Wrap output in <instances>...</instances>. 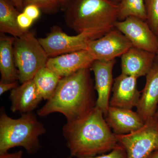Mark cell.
Wrapping results in <instances>:
<instances>
[{"mask_svg":"<svg viewBox=\"0 0 158 158\" xmlns=\"http://www.w3.org/2000/svg\"><path fill=\"white\" fill-rule=\"evenodd\" d=\"M115 27L88 44L87 50L95 60L109 61L121 56L133 47L127 37Z\"/></svg>","mask_w":158,"mask_h":158,"instance_id":"9c48e42d","label":"cell"},{"mask_svg":"<svg viewBox=\"0 0 158 158\" xmlns=\"http://www.w3.org/2000/svg\"><path fill=\"white\" fill-rule=\"evenodd\" d=\"M147 158H158V150L153 152Z\"/></svg>","mask_w":158,"mask_h":158,"instance_id":"f1b7e54d","label":"cell"},{"mask_svg":"<svg viewBox=\"0 0 158 158\" xmlns=\"http://www.w3.org/2000/svg\"><path fill=\"white\" fill-rule=\"evenodd\" d=\"M114 27L127 37L133 47L156 54L157 52V36L147 22L131 16L116 22Z\"/></svg>","mask_w":158,"mask_h":158,"instance_id":"ba28073f","label":"cell"},{"mask_svg":"<svg viewBox=\"0 0 158 158\" xmlns=\"http://www.w3.org/2000/svg\"><path fill=\"white\" fill-rule=\"evenodd\" d=\"M11 2L14 4L16 7L20 12H23L24 9L23 0H11Z\"/></svg>","mask_w":158,"mask_h":158,"instance_id":"83f0119b","label":"cell"},{"mask_svg":"<svg viewBox=\"0 0 158 158\" xmlns=\"http://www.w3.org/2000/svg\"><path fill=\"white\" fill-rule=\"evenodd\" d=\"M23 12L34 21L37 19L40 15V9L33 5L26 6Z\"/></svg>","mask_w":158,"mask_h":158,"instance_id":"d4e9b609","label":"cell"},{"mask_svg":"<svg viewBox=\"0 0 158 158\" xmlns=\"http://www.w3.org/2000/svg\"><path fill=\"white\" fill-rule=\"evenodd\" d=\"M137 79L122 73L116 78L110 106L130 110L137 107L141 95L137 88Z\"/></svg>","mask_w":158,"mask_h":158,"instance_id":"7c38bea8","label":"cell"},{"mask_svg":"<svg viewBox=\"0 0 158 158\" xmlns=\"http://www.w3.org/2000/svg\"><path fill=\"white\" fill-rule=\"evenodd\" d=\"M147 14V22L151 28L158 34V0H144Z\"/></svg>","mask_w":158,"mask_h":158,"instance_id":"7402d4cb","label":"cell"},{"mask_svg":"<svg viewBox=\"0 0 158 158\" xmlns=\"http://www.w3.org/2000/svg\"><path fill=\"white\" fill-rule=\"evenodd\" d=\"M102 110L95 106L81 118L62 128L71 156L90 157L110 152L119 145Z\"/></svg>","mask_w":158,"mask_h":158,"instance_id":"6da1fadb","label":"cell"},{"mask_svg":"<svg viewBox=\"0 0 158 158\" xmlns=\"http://www.w3.org/2000/svg\"><path fill=\"white\" fill-rule=\"evenodd\" d=\"M18 86L17 81L11 82V83H4L0 82V95H2L5 92L12 90Z\"/></svg>","mask_w":158,"mask_h":158,"instance_id":"484cf974","label":"cell"},{"mask_svg":"<svg viewBox=\"0 0 158 158\" xmlns=\"http://www.w3.org/2000/svg\"><path fill=\"white\" fill-rule=\"evenodd\" d=\"M90 68L62 78L53 96L37 111L38 116L44 117L59 113L66 117L67 121H73L95 107L97 99Z\"/></svg>","mask_w":158,"mask_h":158,"instance_id":"7a4b0ae2","label":"cell"},{"mask_svg":"<svg viewBox=\"0 0 158 158\" xmlns=\"http://www.w3.org/2000/svg\"><path fill=\"white\" fill-rule=\"evenodd\" d=\"M108 1H110V2H112L115 3V4H118L121 0H108Z\"/></svg>","mask_w":158,"mask_h":158,"instance_id":"f546056e","label":"cell"},{"mask_svg":"<svg viewBox=\"0 0 158 158\" xmlns=\"http://www.w3.org/2000/svg\"><path fill=\"white\" fill-rule=\"evenodd\" d=\"M62 0H23L24 8L28 5L37 6L48 14H54L61 9Z\"/></svg>","mask_w":158,"mask_h":158,"instance_id":"44dd1931","label":"cell"},{"mask_svg":"<svg viewBox=\"0 0 158 158\" xmlns=\"http://www.w3.org/2000/svg\"><path fill=\"white\" fill-rule=\"evenodd\" d=\"M9 98L11 101V111L22 114L32 112L43 99L33 80L11 90Z\"/></svg>","mask_w":158,"mask_h":158,"instance_id":"2e32d148","label":"cell"},{"mask_svg":"<svg viewBox=\"0 0 158 158\" xmlns=\"http://www.w3.org/2000/svg\"><path fill=\"white\" fill-rule=\"evenodd\" d=\"M34 20L29 17L24 12H21L17 18V22L20 27L24 31H27Z\"/></svg>","mask_w":158,"mask_h":158,"instance_id":"cb8c5ba5","label":"cell"},{"mask_svg":"<svg viewBox=\"0 0 158 158\" xmlns=\"http://www.w3.org/2000/svg\"><path fill=\"white\" fill-rule=\"evenodd\" d=\"M115 60H95L90 66L95 78L94 89L98 93L96 106L101 110L104 116L110 107V92L113 83V70Z\"/></svg>","mask_w":158,"mask_h":158,"instance_id":"30bf717a","label":"cell"},{"mask_svg":"<svg viewBox=\"0 0 158 158\" xmlns=\"http://www.w3.org/2000/svg\"><path fill=\"white\" fill-rule=\"evenodd\" d=\"M116 136L125 150L127 158H147L158 150V123L154 117L139 129Z\"/></svg>","mask_w":158,"mask_h":158,"instance_id":"52a82bcc","label":"cell"},{"mask_svg":"<svg viewBox=\"0 0 158 158\" xmlns=\"http://www.w3.org/2000/svg\"><path fill=\"white\" fill-rule=\"evenodd\" d=\"M135 17L147 21V14L144 0H121L118 4V20Z\"/></svg>","mask_w":158,"mask_h":158,"instance_id":"ffe728a7","label":"cell"},{"mask_svg":"<svg viewBox=\"0 0 158 158\" xmlns=\"http://www.w3.org/2000/svg\"><path fill=\"white\" fill-rule=\"evenodd\" d=\"M20 13L11 0H0L1 33L18 37L27 31L22 30L18 24V16Z\"/></svg>","mask_w":158,"mask_h":158,"instance_id":"ac0fdd59","label":"cell"},{"mask_svg":"<svg viewBox=\"0 0 158 158\" xmlns=\"http://www.w3.org/2000/svg\"><path fill=\"white\" fill-rule=\"evenodd\" d=\"M137 107V112L145 122L155 115L158 104V62L146 76V83Z\"/></svg>","mask_w":158,"mask_h":158,"instance_id":"5bb4252c","label":"cell"},{"mask_svg":"<svg viewBox=\"0 0 158 158\" xmlns=\"http://www.w3.org/2000/svg\"><path fill=\"white\" fill-rule=\"evenodd\" d=\"M62 2H65V1H66V0H62Z\"/></svg>","mask_w":158,"mask_h":158,"instance_id":"d6a6232c","label":"cell"},{"mask_svg":"<svg viewBox=\"0 0 158 158\" xmlns=\"http://www.w3.org/2000/svg\"><path fill=\"white\" fill-rule=\"evenodd\" d=\"M105 118L115 135L132 132L141 128L145 123L137 112L110 106Z\"/></svg>","mask_w":158,"mask_h":158,"instance_id":"9a60e30c","label":"cell"},{"mask_svg":"<svg viewBox=\"0 0 158 158\" xmlns=\"http://www.w3.org/2000/svg\"><path fill=\"white\" fill-rule=\"evenodd\" d=\"M46 131L42 123L34 113L22 114L14 119L2 110L0 115V155L11 148L23 147L30 154H34L40 148L39 137Z\"/></svg>","mask_w":158,"mask_h":158,"instance_id":"277c9868","label":"cell"},{"mask_svg":"<svg viewBox=\"0 0 158 158\" xmlns=\"http://www.w3.org/2000/svg\"><path fill=\"white\" fill-rule=\"evenodd\" d=\"M15 37L1 34L0 72L1 82L11 83L19 81L18 69L15 65L13 43Z\"/></svg>","mask_w":158,"mask_h":158,"instance_id":"e0dca14e","label":"cell"},{"mask_svg":"<svg viewBox=\"0 0 158 158\" xmlns=\"http://www.w3.org/2000/svg\"><path fill=\"white\" fill-rule=\"evenodd\" d=\"M62 78L45 66L37 72L33 80L43 99L48 100L53 95Z\"/></svg>","mask_w":158,"mask_h":158,"instance_id":"d6986e66","label":"cell"},{"mask_svg":"<svg viewBox=\"0 0 158 158\" xmlns=\"http://www.w3.org/2000/svg\"><path fill=\"white\" fill-rule=\"evenodd\" d=\"M81 158H127V155L124 148L119 144V145L117 147L107 154H103L95 156Z\"/></svg>","mask_w":158,"mask_h":158,"instance_id":"603a6c76","label":"cell"},{"mask_svg":"<svg viewBox=\"0 0 158 158\" xmlns=\"http://www.w3.org/2000/svg\"><path fill=\"white\" fill-rule=\"evenodd\" d=\"M94 61L92 55L84 50L49 58L46 66L63 78L83 69L90 68Z\"/></svg>","mask_w":158,"mask_h":158,"instance_id":"8fae6325","label":"cell"},{"mask_svg":"<svg viewBox=\"0 0 158 158\" xmlns=\"http://www.w3.org/2000/svg\"><path fill=\"white\" fill-rule=\"evenodd\" d=\"M111 30L86 31L75 36H70L64 33L59 27H55L46 37L38 40L49 58H51L87 50L89 42L102 37Z\"/></svg>","mask_w":158,"mask_h":158,"instance_id":"8992f818","label":"cell"},{"mask_svg":"<svg viewBox=\"0 0 158 158\" xmlns=\"http://www.w3.org/2000/svg\"><path fill=\"white\" fill-rule=\"evenodd\" d=\"M13 48L21 84L33 80L37 72L46 66L49 58L32 31L27 30L20 37H15Z\"/></svg>","mask_w":158,"mask_h":158,"instance_id":"5b68a950","label":"cell"},{"mask_svg":"<svg viewBox=\"0 0 158 158\" xmlns=\"http://www.w3.org/2000/svg\"><path fill=\"white\" fill-rule=\"evenodd\" d=\"M154 117L155 118V119L158 123V110L157 111L155 115L154 116Z\"/></svg>","mask_w":158,"mask_h":158,"instance_id":"4dcf8cb0","label":"cell"},{"mask_svg":"<svg viewBox=\"0 0 158 158\" xmlns=\"http://www.w3.org/2000/svg\"><path fill=\"white\" fill-rule=\"evenodd\" d=\"M61 9L66 25L78 34L111 30L118 20V4L108 0H66Z\"/></svg>","mask_w":158,"mask_h":158,"instance_id":"3957f363","label":"cell"},{"mask_svg":"<svg viewBox=\"0 0 158 158\" xmlns=\"http://www.w3.org/2000/svg\"><path fill=\"white\" fill-rule=\"evenodd\" d=\"M121 57L122 73L138 78L151 70L156 54L133 46Z\"/></svg>","mask_w":158,"mask_h":158,"instance_id":"4fadbf2b","label":"cell"},{"mask_svg":"<svg viewBox=\"0 0 158 158\" xmlns=\"http://www.w3.org/2000/svg\"><path fill=\"white\" fill-rule=\"evenodd\" d=\"M23 152L19 151L13 153L9 154L8 152L4 154L0 155V158H23Z\"/></svg>","mask_w":158,"mask_h":158,"instance_id":"4316f807","label":"cell"},{"mask_svg":"<svg viewBox=\"0 0 158 158\" xmlns=\"http://www.w3.org/2000/svg\"><path fill=\"white\" fill-rule=\"evenodd\" d=\"M157 36L158 39V34H157ZM156 60L158 62V51L157 53L156 54Z\"/></svg>","mask_w":158,"mask_h":158,"instance_id":"1f68e13d","label":"cell"}]
</instances>
